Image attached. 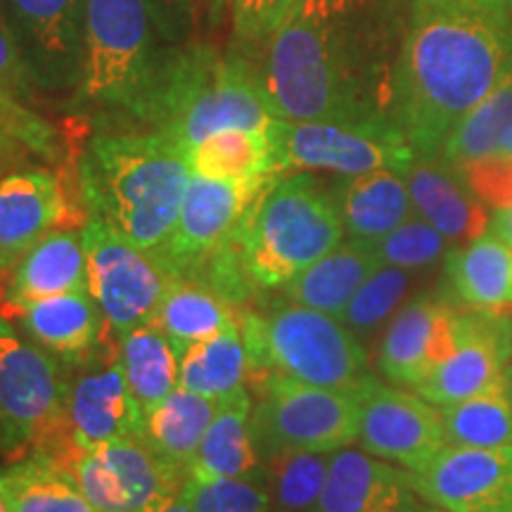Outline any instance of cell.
I'll list each match as a JSON object with an SVG mask.
<instances>
[{"instance_id": "cell-1", "label": "cell", "mask_w": 512, "mask_h": 512, "mask_svg": "<svg viewBox=\"0 0 512 512\" xmlns=\"http://www.w3.org/2000/svg\"><path fill=\"white\" fill-rule=\"evenodd\" d=\"M411 0H294L245 60L268 112L285 121L392 124V83Z\"/></svg>"}, {"instance_id": "cell-2", "label": "cell", "mask_w": 512, "mask_h": 512, "mask_svg": "<svg viewBox=\"0 0 512 512\" xmlns=\"http://www.w3.org/2000/svg\"><path fill=\"white\" fill-rule=\"evenodd\" d=\"M512 74V17L470 0H411L392 83V121L415 159Z\"/></svg>"}, {"instance_id": "cell-3", "label": "cell", "mask_w": 512, "mask_h": 512, "mask_svg": "<svg viewBox=\"0 0 512 512\" xmlns=\"http://www.w3.org/2000/svg\"><path fill=\"white\" fill-rule=\"evenodd\" d=\"M76 178L88 219L105 221L157 256L174 233L192 169L188 155L162 133L98 124Z\"/></svg>"}, {"instance_id": "cell-4", "label": "cell", "mask_w": 512, "mask_h": 512, "mask_svg": "<svg viewBox=\"0 0 512 512\" xmlns=\"http://www.w3.org/2000/svg\"><path fill=\"white\" fill-rule=\"evenodd\" d=\"M256 91L245 60L233 50L221 53L214 41L166 46L150 79L121 119L95 121L162 133L188 155L211 133L228 128L266 133L273 124Z\"/></svg>"}, {"instance_id": "cell-5", "label": "cell", "mask_w": 512, "mask_h": 512, "mask_svg": "<svg viewBox=\"0 0 512 512\" xmlns=\"http://www.w3.org/2000/svg\"><path fill=\"white\" fill-rule=\"evenodd\" d=\"M240 332L249 387L268 375H280L311 387L358 392L373 377L361 339L328 313L266 299L240 313Z\"/></svg>"}, {"instance_id": "cell-6", "label": "cell", "mask_w": 512, "mask_h": 512, "mask_svg": "<svg viewBox=\"0 0 512 512\" xmlns=\"http://www.w3.org/2000/svg\"><path fill=\"white\" fill-rule=\"evenodd\" d=\"M344 235L335 192L325 190L309 171H287L256 197L238 240L249 278L268 294L342 245Z\"/></svg>"}, {"instance_id": "cell-7", "label": "cell", "mask_w": 512, "mask_h": 512, "mask_svg": "<svg viewBox=\"0 0 512 512\" xmlns=\"http://www.w3.org/2000/svg\"><path fill=\"white\" fill-rule=\"evenodd\" d=\"M162 48L145 0H86L74 110L95 121L124 117L150 79Z\"/></svg>"}, {"instance_id": "cell-8", "label": "cell", "mask_w": 512, "mask_h": 512, "mask_svg": "<svg viewBox=\"0 0 512 512\" xmlns=\"http://www.w3.org/2000/svg\"><path fill=\"white\" fill-rule=\"evenodd\" d=\"M249 392L254 396L252 437L264 465L278 453H335L356 441V392L311 387L280 375L264 377Z\"/></svg>"}, {"instance_id": "cell-9", "label": "cell", "mask_w": 512, "mask_h": 512, "mask_svg": "<svg viewBox=\"0 0 512 512\" xmlns=\"http://www.w3.org/2000/svg\"><path fill=\"white\" fill-rule=\"evenodd\" d=\"M69 368L0 316V451L19 458L62 422Z\"/></svg>"}, {"instance_id": "cell-10", "label": "cell", "mask_w": 512, "mask_h": 512, "mask_svg": "<svg viewBox=\"0 0 512 512\" xmlns=\"http://www.w3.org/2000/svg\"><path fill=\"white\" fill-rule=\"evenodd\" d=\"M275 169L330 171L351 178L370 171H403L415 152L392 124H335V121H285L268 126Z\"/></svg>"}, {"instance_id": "cell-11", "label": "cell", "mask_w": 512, "mask_h": 512, "mask_svg": "<svg viewBox=\"0 0 512 512\" xmlns=\"http://www.w3.org/2000/svg\"><path fill=\"white\" fill-rule=\"evenodd\" d=\"M143 411L121 370L117 337L81 366L69 368L62 422L34 451L64 463L74 451L121 439H140Z\"/></svg>"}, {"instance_id": "cell-12", "label": "cell", "mask_w": 512, "mask_h": 512, "mask_svg": "<svg viewBox=\"0 0 512 512\" xmlns=\"http://www.w3.org/2000/svg\"><path fill=\"white\" fill-rule=\"evenodd\" d=\"M81 230L88 261V292L100 304L112 335L155 323L159 306L174 283L162 261L121 238L100 219H88Z\"/></svg>"}, {"instance_id": "cell-13", "label": "cell", "mask_w": 512, "mask_h": 512, "mask_svg": "<svg viewBox=\"0 0 512 512\" xmlns=\"http://www.w3.org/2000/svg\"><path fill=\"white\" fill-rule=\"evenodd\" d=\"M356 396V441L370 456L413 472L425 467L448 444L439 406L418 392L389 387L370 377Z\"/></svg>"}, {"instance_id": "cell-14", "label": "cell", "mask_w": 512, "mask_h": 512, "mask_svg": "<svg viewBox=\"0 0 512 512\" xmlns=\"http://www.w3.org/2000/svg\"><path fill=\"white\" fill-rule=\"evenodd\" d=\"M278 174L252 181H216L192 174L171 238L157 254L174 280L188 278L238 235L247 211Z\"/></svg>"}, {"instance_id": "cell-15", "label": "cell", "mask_w": 512, "mask_h": 512, "mask_svg": "<svg viewBox=\"0 0 512 512\" xmlns=\"http://www.w3.org/2000/svg\"><path fill=\"white\" fill-rule=\"evenodd\" d=\"M86 0H3V22L15 38L36 88L76 91L81 79Z\"/></svg>"}, {"instance_id": "cell-16", "label": "cell", "mask_w": 512, "mask_h": 512, "mask_svg": "<svg viewBox=\"0 0 512 512\" xmlns=\"http://www.w3.org/2000/svg\"><path fill=\"white\" fill-rule=\"evenodd\" d=\"M60 465L72 472L83 496L98 512H140L157 496L188 482L140 439L79 448Z\"/></svg>"}, {"instance_id": "cell-17", "label": "cell", "mask_w": 512, "mask_h": 512, "mask_svg": "<svg viewBox=\"0 0 512 512\" xmlns=\"http://www.w3.org/2000/svg\"><path fill=\"white\" fill-rule=\"evenodd\" d=\"M422 501L448 512H512V444H446L430 463L408 472Z\"/></svg>"}, {"instance_id": "cell-18", "label": "cell", "mask_w": 512, "mask_h": 512, "mask_svg": "<svg viewBox=\"0 0 512 512\" xmlns=\"http://www.w3.org/2000/svg\"><path fill=\"white\" fill-rule=\"evenodd\" d=\"M512 361V316L505 311H460L451 356L413 392L448 406L501 380Z\"/></svg>"}, {"instance_id": "cell-19", "label": "cell", "mask_w": 512, "mask_h": 512, "mask_svg": "<svg viewBox=\"0 0 512 512\" xmlns=\"http://www.w3.org/2000/svg\"><path fill=\"white\" fill-rule=\"evenodd\" d=\"M460 311L434 297H418L394 313L377 349V370L392 384L420 387L451 356Z\"/></svg>"}, {"instance_id": "cell-20", "label": "cell", "mask_w": 512, "mask_h": 512, "mask_svg": "<svg viewBox=\"0 0 512 512\" xmlns=\"http://www.w3.org/2000/svg\"><path fill=\"white\" fill-rule=\"evenodd\" d=\"M72 204L62 178L50 169L29 166L0 178V275L43 235L69 221Z\"/></svg>"}, {"instance_id": "cell-21", "label": "cell", "mask_w": 512, "mask_h": 512, "mask_svg": "<svg viewBox=\"0 0 512 512\" xmlns=\"http://www.w3.org/2000/svg\"><path fill=\"white\" fill-rule=\"evenodd\" d=\"M408 470L356 448L330 456L318 512H420Z\"/></svg>"}, {"instance_id": "cell-22", "label": "cell", "mask_w": 512, "mask_h": 512, "mask_svg": "<svg viewBox=\"0 0 512 512\" xmlns=\"http://www.w3.org/2000/svg\"><path fill=\"white\" fill-rule=\"evenodd\" d=\"M19 330L38 347L76 368L107 344V323L91 292H67L36 299L12 311Z\"/></svg>"}, {"instance_id": "cell-23", "label": "cell", "mask_w": 512, "mask_h": 512, "mask_svg": "<svg viewBox=\"0 0 512 512\" xmlns=\"http://www.w3.org/2000/svg\"><path fill=\"white\" fill-rule=\"evenodd\" d=\"M415 214L446 240H477L489 233L494 211L479 200L453 166L434 159H415L403 171Z\"/></svg>"}, {"instance_id": "cell-24", "label": "cell", "mask_w": 512, "mask_h": 512, "mask_svg": "<svg viewBox=\"0 0 512 512\" xmlns=\"http://www.w3.org/2000/svg\"><path fill=\"white\" fill-rule=\"evenodd\" d=\"M88 292L83 230L55 228L29 249L5 280V309L15 311L36 299Z\"/></svg>"}, {"instance_id": "cell-25", "label": "cell", "mask_w": 512, "mask_h": 512, "mask_svg": "<svg viewBox=\"0 0 512 512\" xmlns=\"http://www.w3.org/2000/svg\"><path fill=\"white\" fill-rule=\"evenodd\" d=\"M254 396L249 387L219 399L214 420L190 465V479H254L266 482V465L252 437Z\"/></svg>"}, {"instance_id": "cell-26", "label": "cell", "mask_w": 512, "mask_h": 512, "mask_svg": "<svg viewBox=\"0 0 512 512\" xmlns=\"http://www.w3.org/2000/svg\"><path fill=\"white\" fill-rule=\"evenodd\" d=\"M370 242L344 240L278 290V299L342 318L354 294L380 268Z\"/></svg>"}, {"instance_id": "cell-27", "label": "cell", "mask_w": 512, "mask_h": 512, "mask_svg": "<svg viewBox=\"0 0 512 512\" xmlns=\"http://www.w3.org/2000/svg\"><path fill=\"white\" fill-rule=\"evenodd\" d=\"M335 200L347 235L361 242L382 240L415 214L406 178L392 169L344 178Z\"/></svg>"}, {"instance_id": "cell-28", "label": "cell", "mask_w": 512, "mask_h": 512, "mask_svg": "<svg viewBox=\"0 0 512 512\" xmlns=\"http://www.w3.org/2000/svg\"><path fill=\"white\" fill-rule=\"evenodd\" d=\"M216 408H219L216 399L176 387L164 401L143 413L140 441L171 470L188 477Z\"/></svg>"}, {"instance_id": "cell-29", "label": "cell", "mask_w": 512, "mask_h": 512, "mask_svg": "<svg viewBox=\"0 0 512 512\" xmlns=\"http://www.w3.org/2000/svg\"><path fill=\"white\" fill-rule=\"evenodd\" d=\"M446 275L453 294L470 309H512V247L494 233L448 254Z\"/></svg>"}, {"instance_id": "cell-30", "label": "cell", "mask_w": 512, "mask_h": 512, "mask_svg": "<svg viewBox=\"0 0 512 512\" xmlns=\"http://www.w3.org/2000/svg\"><path fill=\"white\" fill-rule=\"evenodd\" d=\"M0 494L10 512H98L72 472L41 451H31L0 470Z\"/></svg>"}, {"instance_id": "cell-31", "label": "cell", "mask_w": 512, "mask_h": 512, "mask_svg": "<svg viewBox=\"0 0 512 512\" xmlns=\"http://www.w3.org/2000/svg\"><path fill=\"white\" fill-rule=\"evenodd\" d=\"M117 354L128 389L143 413L178 387L176 344L155 323L117 335Z\"/></svg>"}, {"instance_id": "cell-32", "label": "cell", "mask_w": 512, "mask_h": 512, "mask_svg": "<svg viewBox=\"0 0 512 512\" xmlns=\"http://www.w3.org/2000/svg\"><path fill=\"white\" fill-rule=\"evenodd\" d=\"M176 354L178 387L216 401L247 387L249 363L240 328L200 342L176 344Z\"/></svg>"}, {"instance_id": "cell-33", "label": "cell", "mask_w": 512, "mask_h": 512, "mask_svg": "<svg viewBox=\"0 0 512 512\" xmlns=\"http://www.w3.org/2000/svg\"><path fill=\"white\" fill-rule=\"evenodd\" d=\"M188 162L192 174L216 181H252L259 176L280 174L275 169L268 133L245 128L211 133L190 147Z\"/></svg>"}, {"instance_id": "cell-34", "label": "cell", "mask_w": 512, "mask_h": 512, "mask_svg": "<svg viewBox=\"0 0 512 512\" xmlns=\"http://www.w3.org/2000/svg\"><path fill=\"white\" fill-rule=\"evenodd\" d=\"M155 325L174 344H190L240 328V311L195 280H174L159 306Z\"/></svg>"}, {"instance_id": "cell-35", "label": "cell", "mask_w": 512, "mask_h": 512, "mask_svg": "<svg viewBox=\"0 0 512 512\" xmlns=\"http://www.w3.org/2000/svg\"><path fill=\"white\" fill-rule=\"evenodd\" d=\"M446 441L453 446L512 444V382L508 370L501 380L448 406H439Z\"/></svg>"}, {"instance_id": "cell-36", "label": "cell", "mask_w": 512, "mask_h": 512, "mask_svg": "<svg viewBox=\"0 0 512 512\" xmlns=\"http://www.w3.org/2000/svg\"><path fill=\"white\" fill-rule=\"evenodd\" d=\"M512 126V74L458 121L441 147L439 159L453 169L496 155L505 131Z\"/></svg>"}, {"instance_id": "cell-37", "label": "cell", "mask_w": 512, "mask_h": 512, "mask_svg": "<svg viewBox=\"0 0 512 512\" xmlns=\"http://www.w3.org/2000/svg\"><path fill=\"white\" fill-rule=\"evenodd\" d=\"M332 453L287 451L266 460L271 512H318Z\"/></svg>"}, {"instance_id": "cell-38", "label": "cell", "mask_w": 512, "mask_h": 512, "mask_svg": "<svg viewBox=\"0 0 512 512\" xmlns=\"http://www.w3.org/2000/svg\"><path fill=\"white\" fill-rule=\"evenodd\" d=\"M411 290V271L394 266H380L370 275L361 290L354 294L347 309L342 313V323L354 332V335H373L380 330Z\"/></svg>"}, {"instance_id": "cell-39", "label": "cell", "mask_w": 512, "mask_h": 512, "mask_svg": "<svg viewBox=\"0 0 512 512\" xmlns=\"http://www.w3.org/2000/svg\"><path fill=\"white\" fill-rule=\"evenodd\" d=\"M159 41L166 46L211 41L226 22L230 0H145Z\"/></svg>"}, {"instance_id": "cell-40", "label": "cell", "mask_w": 512, "mask_h": 512, "mask_svg": "<svg viewBox=\"0 0 512 512\" xmlns=\"http://www.w3.org/2000/svg\"><path fill=\"white\" fill-rule=\"evenodd\" d=\"M446 238L432 223L422 216L413 214L411 219L403 221L399 228L384 235L382 240L370 242L377 259L382 266L403 268V271H418L427 268L446 252Z\"/></svg>"}, {"instance_id": "cell-41", "label": "cell", "mask_w": 512, "mask_h": 512, "mask_svg": "<svg viewBox=\"0 0 512 512\" xmlns=\"http://www.w3.org/2000/svg\"><path fill=\"white\" fill-rule=\"evenodd\" d=\"M185 494L192 512H271L266 482L254 479H190Z\"/></svg>"}, {"instance_id": "cell-42", "label": "cell", "mask_w": 512, "mask_h": 512, "mask_svg": "<svg viewBox=\"0 0 512 512\" xmlns=\"http://www.w3.org/2000/svg\"><path fill=\"white\" fill-rule=\"evenodd\" d=\"M294 0H230L233 48H254L290 15Z\"/></svg>"}, {"instance_id": "cell-43", "label": "cell", "mask_w": 512, "mask_h": 512, "mask_svg": "<svg viewBox=\"0 0 512 512\" xmlns=\"http://www.w3.org/2000/svg\"><path fill=\"white\" fill-rule=\"evenodd\" d=\"M456 171L491 211L512 204V157L496 152L491 157L460 166Z\"/></svg>"}, {"instance_id": "cell-44", "label": "cell", "mask_w": 512, "mask_h": 512, "mask_svg": "<svg viewBox=\"0 0 512 512\" xmlns=\"http://www.w3.org/2000/svg\"><path fill=\"white\" fill-rule=\"evenodd\" d=\"M34 81L24 67L22 55L15 38L10 36L5 22H0V93L17 95V98L31 102V91H34Z\"/></svg>"}, {"instance_id": "cell-45", "label": "cell", "mask_w": 512, "mask_h": 512, "mask_svg": "<svg viewBox=\"0 0 512 512\" xmlns=\"http://www.w3.org/2000/svg\"><path fill=\"white\" fill-rule=\"evenodd\" d=\"M140 512H192V505L185 494V486L174 491H166V494L157 496L155 501H150Z\"/></svg>"}, {"instance_id": "cell-46", "label": "cell", "mask_w": 512, "mask_h": 512, "mask_svg": "<svg viewBox=\"0 0 512 512\" xmlns=\"http://www.w3.org/2000/svg\"><path fill=\"white\" fill-rule=\"evenodd\" d=\"M489 233H494L496 238H501L505 245L512 247V204L494 211V216H491Z\"/></svg>"}, {"instance_id": "cell-47", "label": "cell", "mask_w": 512, "mask_h": 512, "mask_svg": "<svg viewBox=\"0 0 512 512\" xmlns=\"http://www.w3.org/2000/svg\"><path fill=\"white\" fill-rule=\"evenodd\" d=\"M470 3L484 5V8H491V10H501L505 15L512 17V0H470Z\"/></svg>"}, {"instance_id": "cell-48", "label": "cell", "mask_w": 512, "mask_h": 512, "mask_svg": "<svg viewBox=\"0 0 512 512\" xmlns=\"http://www.w3.org/2000/svg\"><path fill=\"white\" fill-rule=\"evenodd\" d=\"M498 155L512 157V126L505 131V136L501 140V147H498Z\"/></svg>"}, {"instance_id": "cell-49", "label": "cell", "mask_w": 512, "mask_h": 512, "mask_svg": "<svg viewBox=\"0 0 512 512\" xmlns=\"http://www.w3.org/2000/svg\"><path fill=\"white\" fill-rule=\"evenodd\" d=\"M5 147H8V138L0 133V162H3V157H5Z\"/></svg>"}, {"instance_id": "cell-50", "label": "cell", "mask_w": 512, "mask_h": 512, "mask_svg": "<svg viewBox=\"0 0 512 512\" xmlns=\"http://www.w3.org/2000/svg\"><path fill=\"white\" fill-rule=\"evenodd\" d=\"M0 512H10V505H8V501H5L3 494H0Z\"/></svg>"}, {"instance_id": "cell-51", "label": "cell", "mask_w": 512, "mask_h": 512, "mask_svg": "<svg viewBox=\"0 0 512 512\" xmlns=\"http://www.w3.org/2000/svg\"><path fill=\"white\" fill-rule=\"evenodd\" d=\"M422 512H448V510H441V508H434V505H432V508H427V510H422Z\"/></svg>"}, {"instance_id": "cell-52", "label": "cell", "mask_w": 512, "mask_h": 512, "mask_svg": "<svg viewBox=\"0 0 512 512\" xmlns=\"http://www.w3.org/2000/svg\"><path fill=\"white\" fill-rule=\"evenodd\" d=\"M0 22H3V0H0Z\"/></svg>"}, {"instance_id": "cell-53", "label": "cell", "mask_w": 512, "mask_h": 512, "mask_svg": "<svg viewBox=\"0 0 512 512\" xmlns=\"http://www.w3.org/2000/svg\"><path fill=\"white\" fill-rule=\"evenodd\" d=\"M508 377H510V382H512V361H510V366H508Z\"/></svg>"}]
</instances>
